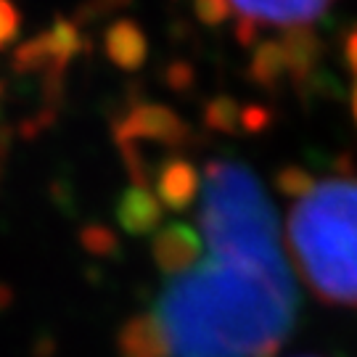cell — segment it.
<instances>
[{
	"mask_svg": "<svg viewBox=\"0 0 357 357\" xmlns=\"http://www.w3.org/2000/svg\"><path fill=\"white\" fill-rule=\"evenodd\" d=\"M0 96H3V85H0Z\"/></svg>",
	"mask_w": 357,
	"mask_h": 357,
	"instance_id": "obj_21",
	"label": "cell"
},
{
	"mask_svg": "<svg viewBox=\"0 0 357 357\" xmlns=\"http://www.w3.org/2000/svg\"><path fill=\"white\" fill-rule=\"evenodd\" d=\"M289 249L320 302L357 310V175L312 180L289 212Z\"/></svg>",
	"mask_w": 357,
	"mask_h": 357,
	"instance_id": "obj_2",
	"label": "cell"
},
{
	"mask_svg": "<svg viewBox=\"0 0 357 357\" xmlns=\"http://www.w3.org/2000/svg\"><path fill=\"white\" fill-rule=\"evenodd\" d=\"M352 116H355V122H357V85H355V90H352Z\"/></svg>",
	"mask_w": 357,
	"mask_h": 357,
	"instance_id": "obj_19",
	"label": "cell"
},
{
	"mask_svg": "<svg viewBox=\"0 0 357 357\" xmlns=\"http://www.w3.org/2000/svg\"><path fill=\"white\" fill-rule=\"evenodd\" d=\"M151 185L159 204L180 212L196 202V193L202 188V178H199L193 162L183 159V156H167L159 165V169L151 175Z\"/></svg>",
	"mask_w": 357,
	"mask_h": 357,
	"instance_id": "obj_7",
	"label": "cell"
},
{
	"mask_svg": "<svg viewBox=\"0 0 357 357\" xmlns=\"http://www.w3.org/2000/svg\"><path fill=\"white\" fill-rule=\"evenodd\" d=\"M116 146H141V143H156V146H172L178 149L191 141V130L175 112L159 103H135L128 114L116 122L114 128Z\"/></svg>",
	"mask_w": 357,
	"mask_h": 357,
	"instance_id": "obj_4",
	"label": "cell"
},
{
	"mask_svg": "<svg viewBox=\"0 0 357 357\" xmlns=\"http://www.w3.org/2000/svg\"><path fill=\"white\" fill-rule=\"evenodd\" d=\"M116 220L130 236H149L162 222V204L151 188L132 185L116 204Z\"/></svg>",
	"mask_w": 357,
	"mask_h": 357,
	"instance_id": "obj_9",
	"label": "cell"
},
{
	"mask_svg": "<svg viewBox=\"0 0 357 357\" xmlns=\"http://www.w3.org/2000/svg\"><path fill=\"white\" fill-rule=\"evenodd\" d=\"M19 11L11 0H0V51L19 35Z\"/></svg>",
	"mask_w": 357,
	"mask_h": 357,
	"instance_id": "obj_15",
	"label": "cell"
},
{
	"mask_svg": "<svg viewBox=\"0 0 357 357\" xmlns=\"http://www.w3.org/2000/svg\"><path fill=\"white\" fill-rule=\"evenodd\" d=\"M106 56L112 59V64H116L125 72H135L141 69L146 56H149V40L143 35V29L130 19H119L106 29Z\"/></svg>",
	"mask_w": 357,
	"mask_h": 357,
	"instance_id": "obj_8",
	"label": "cell"
},
{
	"mask_svg": "<svg viewBox=\"0 0 357 357\" xmlns=\"http://www.w3.org/2000/svg\"><path fill=\"white\" fill-rule=\"evenodd\" d=\"M230 11H238L241 22L259 26L299 29L310 26L331 8L333 0H228Z\"/></svg>",
	"mask_w": 357,
	"mask_h": 357,
	"instance_id": "obj_5",
	"label": "cell"
},
{
	"mask_svg": "<svg viewBox=\"0 0 357 357\" xmlns=\"http://www.w3.org/2000/svg\"><path fill=\"white\" fill-rule=\"evenodd\" d=\"M119 355L122 357H167L165 339L151 312L130 318L119 331Z\"/></svg>",
	"mask_w": 357,
	"mask_h": 357,
	"instance_id": "obj_10",
	"label": "cell"
},
{
	"mask_svg": "<svg viewBox=\"0 0 357 357\" xmlns=\"http://www.w3.org/2000/svg\"><path fill=\"white\" fill-rule=\"evenodd\" d=\"M193 8L199 22H204L206 26L222 24L230 16V3L228 0H193Z\"/></svg>",
	"mask_w": 357,
	"mask_h": 357,
	"instance_id": "obj_14",
	"label": "cell"
},
{
	"mask_svg": "<svg viewBox=\"0 0 357 357\" xmlns=\"http://www.w3.org/2000/svg\"><path fill=\"white\" fill-rule=\"evenodd\" d=\"M167 357H275L296 291L286 265L209 257L178 275L151 312Z\"/></svg>",
	"mask_w": 357,
	"mask_h": 357,
	"instance_id": "obj_1",
	"label": "cell"
},
{
	"mask_svg": "<svg viewBox=\"0 0 357 357\" xmlns=\"http://www.w3.org/2000/svg\"><path fill=\"white\" fill-rule=\"evenodd\" d=\"M151 255L162 273L183 275L202 262V233L185 222H172L156 233Z\"/></svg>",
	"mask_w": 357,
	"mask_h": 357,
	"instance_id": "obj_6",
	"label": "cell"
},
{
	"mask_svg": "<svg viewBox=\"0 0 357 357\" xmlns=\"http://www.w3.org/2000/svg\"><path fill=\"white\" fill-rule=\"evenodd\" d=\"M344 61H347V69L357 77V26L344 40Z\"/></svg>",
	"mask_w": 357,
	"mask_h": 357,
	"instance_id": "obj_17",
	"label": "cell"
},
{
	"mask_svg": "<svg viewBox=\"0 0 357 357\" xmlns=\"http://www.w3.org/2000/svg\"><path fill=\"white\" fill-rule=\"evenodd\" d=\"M85 243L93 252H109L112 249V236L103 228H88L85 230Z\"/></svg>",
	"mask_w": 357,
	"mask_h": 357,
	"instance_id": "obj_16",
	"label": "cell"
},
{
	"mask_svg": "<svg viewBox=\"0 0 357 357\" xmlns=\"http://www.w3.org/2000/svg\"><path fill=\"white\" fill-rule=\"evenodd\" d=\"M241 106L230 98H215V101L206 103V125L215 130H225V132H233V130L241 125Z\"/></svg>",
	"mask_w": 357,
	"mask_h": 357,
	"instance_id": "obj_12",
	"label": "cell"
},
{
	"mask_svg": "<svg viewBox=\"0 0 357 357\" xmlns=\"http://www.w3.org/2000/svg\"><path fill=\"white\" fill-rule=\"evenodd\" d=\"M202 241L215 257L286 265L275 212L257 178L238 162H212L202 180Z\"/></svg>",
	"mask_w": 357,
	"mask_h": 357,
	"instance_id": "obj_3",
	"label": "cell"
},
{
	"mask_svg": "<svg viewBox=\"0 0 357 357\" xmlns=\"http://www.w3.org/2000/svg\"><path fill=\"white\" fill-rule=\"evenodd\" d=\"M130 0H90V8L96 11H112V8H119V6H128Z\"/></svg>",
	"mask_w": 357,
	"mask_h": 357,
	"instance_id": "obj_18",
	"label": "cell"
},
{
	"mask_svg": "<svg viewBox=\"0 0 357 357\" xmlns=\"http://www.w3.org/2000/svg\"><path fill=\"white\" fill-rule=\"evenodd\" d=\"M249 77L265 90H278L283 82H289V66L278 40H265L257 45L249 61Z\"/></svg>",
	"mask_w": 357,
	"mask_h": 357,
	"instance_id": "obj_11",
	"label": "cell"
},
{
	"mask_svg": "<svg viewBox=\"0 0 357 357\" xmlns=\"http://www.w3.org/2000/svg\"><path fill=\"white\" fill-rule=\"evenodd\" d=\"M312 175L305 172V169H299V167H286L281 175H278V191L286 196V199H296V196H302V193L312 185Z\"/></svg>",
	"mask_w": 357,
	"mask_h": 357,
	"instance_id": "obj_13",
	"label": "cell"
},
{
	"mask_svg": "<svg viewBox=\"0 0 357 357\" xmlns=\"http://www.w3.org/2000/svg\"><path fill=\"white\" fill-rule=\"evenodd\" d=\"M3 151H6V143H3V135H0V165H3Z\"/></svg>",
	"mask_w": 357,
	"mask_h": 357,
	"instance_id": "obj_20",
	"label": "cell"
}]
</instances>
